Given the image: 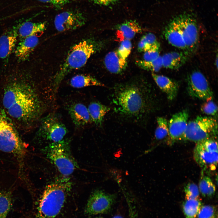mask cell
<instances>
[{"label":"cell","instance_id":"1","mask_svg":"<svg viewBox=\"0 0 218 218\" xmlns=\"http://www.w3.org/2000/svg\"><path fill=\"white\" fill-rule=\"evenodd\" d=\"M55 94L53 89H41L29 75L17 73L0 86V105L16 127L31 129L44 116Z\"/></svg>","mask_w":218,"mask_h":218},{"label":"cell","instance_id":"2","mask_svg":"<svg viewBox=\"0 0 218 218\" xmlns=\"http://www.w3.org/2000/svg\"><path fill=\"white\" fill-rule=\"evenodd\" d=\"M148 92L146 87L139 83L117 86L112 96L114 110L124 117L136 121L143 119L149 110Z\"/></svg>","mask_w":218,"mask_h":218},{"label":"cell","instance_id":"3","mask_svg":"<svg viewBox=\"0 0 218 218\" xmlns=\"http://www.w3.org/2000/svg\"><path fill=\"white\" fill-rule=\"evenodd\" d=\"M72 183L67 177L45 188L39 201L36 218H54L62 210L70 191Z\"/></svg>","mask_w":218,"mask_h":218},{"label":"cell","instance_id":"4","mask_svg":"<svg viewBox=\"0 0 218 218\" xmlns=\"http://www.w3.org/2000/svg\"><path fill=\"white\" fill-rule=\"evenodd\" d=\"M98 43L92 39L83 40L74 45L54 76L52 85L56 92L65 77L72 71L84 66L90 57L99 48Z\"/></svg>","mask_w":218,"mask_h":218},{"label":"cell","instance_id":"5","mask_svg":"<svg viewBox=\"0 0 218 218\" xmlns=\"http://www.w3.org/2000/svg\"><path fill=\"white\" fill-rule=\"evenodd\" d=\"M44 152L64 177H68L79 168L72 154L68 139L51 143L45 148Z\"/></svg>","mask_w":218,"mask_h":218},{"label":"cell","instance_id":"6","mask_svg":"<svg viewBox=\"0 0 218 218\" xmlns=\"http://www.w3.org/2000/svg\"><path fill=\"white\" fill-rule=\"evenodd\" d=\"M16 127L0 107V150L19 157L25 154V147Z\"/></svg>","mask_w":218,"mask_h":218},{"label":"cell","instance_id":"7","mask_svg":"<svg viewBox=\"0 0 218 218\" xmlns=\"http://www.w3.org/2000/svg\"><path fill=\"white\" fill-rule=\"evenodd\" d=\"M217 130L215 119L210 117L198 116L188 122L183 139L197 143L216 136Z\"/></svg>","mask_w":218,"mask_h":218},{"label":"cell","instance_id":"8","mask_svg":"<svg viewBox=\"0 0 218 218\" xmlns=\"http://www.w3.org/2000/svg\"><path fill=\"white\" fill-rule=\"evenodd\" d=\"M39 123V136L51 143L63 140L67 133L66 126L55 113L51 112L44 116Z\"/></svg>","mask_w":218,"mask_h":218},{"label":"cell","instance_id":"9","mask_svg":"<svg viewBox=\"0 0 218 218\" xmlns=\"http://www.w3.org/2000/svg\"><path fill=\"white\" fill-rule=\"evenodd\" d=\"M181 30L187 54L190 56L196 51L199 42V31L194 15L185 12L176 16Z\"/></svg>","mask_w":218,"mask_h":218},{"label":"cell","instance_id":"10","mask_svg":"<svg viewBox=\"0 0 218 218\" xmlns=\"http://www.w3.org/2000/svg\"><path fill=\"white\" fill-rule=\"evenodd\" d=\"M187 89L191 97L208 101L213 97V93L209 83L204 75L200 71H194L187 76Z\"/></svg>","mask_w":218,"mask_h":218},{"label":"cell","instance_id":"11","mask_svg":"<svg viewBox=\"0 0 218 218\" xmlns=\"http://www.w3.org/2000/svg\"><path fill=\"white\" fill-rule=\"evenodd\" d=\"M116 197L115 194L107 193L102 190L94 191L88 200L85 208V213L92 215L106 212L111 208Z\"/></svg>","mask_w":218,"mask_h":218},{"label":"cell","instance_id":"12","mask_svg":"<svg viewBox=\"0 0 218 218\" xmlns=\"http://www.w3.org/2000/svg\"><path fill=\"white\" fill-rule=\"evenodd\" d=\"M86 19L83 14L74 11H67L57 15L54 23L56 29L59 32L73 30L83 26Z\"/></svg>","mask_w":218,"mask_h":218},{"label":"cell","instance_id":"13","mask_svg":"<svg viewBox=\"0 0 218 218\" xmlns=\"http://www.w3.org/2000/svg\"><path fill=\"white\" fill-rule=\"evenodd\" d=\"M189 117L188 111L183 110L173 114L168 122V136L172 142L183 139Z\"/></svg>","mask_w":218,"mask_h":218},{"label":"cell","instance_id":"14","mask_svg":"<svg viewBox=\"0 0 218 218\" xmlns=\"http://www.w3.org/2000/svg\"><path fill=\"white\" fill-rule=\"evenodd\" d=\"M164 35L170 44L182 50L187 54L185 45L176 16L171 20L166 27Z\"/></svg>","mask_w":218,"mask_h":218},{"label":"cell","instance_id":"15","mask_svg":"<svg viewBox=\"0 0 218 218\" xmlns=\"http://www.w3.org/2000/svg\"><path fill=\"white\" fill-rule=\"evenodd\" d=\"M68 113L75 127L80 128L90 124L92 121L88 108L81 103H75L69 105Z\"/></svg>","mask_w":218,"mask_h":218},{"label":"cell","instance_id":"16","mask_svg":"<svg viewBox=\"0 0 218 218\" xmlns=\"http://www.w3.org/2000/svg\"><path fill=\"white\" fill-rule=\"evenodd\" d=\"M194 157L197 163L204 170L211 171L216 170L218 162V152L207 151L197 144Z\"/></svg>","mask_w":218,"mask_h":218},{"label":"cell","instance_id":"17","mask_svg":"<svg viewBox=\"0 0 218 218\" xmlns=\"http://www.w3.org/2000/svg\"><path fill=\"white\" fill-rule=\"evenodd\" d=\"M18 36L17 25L0 36V58L5 59L10 55L16 45Z\"/></svg>","mask_w":218,"mask_h":218},{"label":"cell","instance_id":"18","mask_svg":"<svg viewBox=\"0 0 218 218\" xmlns=\"http://www.w3.org/2000/svg\"><path fill=\"white\" fill-rule=\"evenodd\" d=\"M39 41L37 35L24 38L18 43L15 49V54L17 59L21 61L28 59L38 45Z\"/></svg>","mask_w":218,"mask_h":218},{"label":"cell","instance_id":"19","mask_svg":"<svg viewBox=\"0 0 218 218\" xmlns=\"http://www.w3.org/2000/svg\"><path fill=\"white\" fill-rule=\"evenodd\" d=\"M152 76L156 84L161 90L166 94L170 100L174 99L177 96L178 90L177 83L169 78L154 73Z\"/></svg>","mask_w":218,"mask_h":218},{"label":"cell","instance_id":"20","mask_svg":"<svg viewBox=\"0 0 218 218\" xmlns=\"http://www.w3.org/2000/svg\"><path fill=\"white\" fill-rule=\"evenodd\" d=\"M104 63L107 69L111 73L118 74L124 70L127 67V60L121 57L117 51L109 52L105 57Z\"/></svg>","mask_w":218,"mask_h":218},{"label":"cell","instance_id":"21","mask_svg":"<svg viewBox=\"0 0 218 218\" xmlns=\"http://www.w3.org/2000/svg\"><path fill=\"white\" fill-rule=\"evenodd\" d=\"M116 37L119 41L124 39L130 40L137 34L142 31L141 27L135 21L129 20L117 27Z\"/></svg>","mask_w":218,"mask_h":218},{"label":"cell","instance_id":"22","mask_svg":"<svg viewBox=\"0 0 218 218\" xmlns=\"http://www.w3.org/2000/svg\"><path fill=\"white\" fill-rule=\"evenodd\" d=\"M18 25V34L21 38H24L29 36L37 35L44 31L46 29V22H34L27 21Z\"/></svg>","mask_w":218,"mask_h":218},{"label":"cell","instance_id":"23","mask_svg":"<svg viewBox=\"0 0 218 218\" xmlns=\"http://www.w3.org/2000/svg\"><path fill=\"white\" fill-rule=\"evenodd\" d=\"M88 108L92 122L97 126L101 125L104 116L110 110L108 107L94 101L91 102Z\"/></svg>","mask_w":218,"mask_h":218},{"label":"cell","instance_id":"24","mask_svg":"<svg viewBox=\"0 0 218 218\" xmlns=\"http://www.w3.org/2000/svg\"><path fill=\"white\" fill-rule=\"evenodd\" d=\"M70 84L72 87L77 88L93 86H104L93 77L83 74L77 75L73 77L71 79Z\"/></svg>","mask_w":218,"mask_h":218},{"label":"cell","instance_id":"25","mask_svg":"<svg viewBox=\"0 0 218 218\" xmlns=\"http://www.w3.org/2000/svg\"><path fill=\"white\" fill-rule=\"evenodd\" d=\"M160 45L156 37L149 33L144 35L141 38L137 46L138 51L145 52L153 49H160Z\"/></svg>","mask_w":218,"mask_h":218},{"label":"cell","instance_id":"26","mask_svg":"<svg viewBox=\"0 0 218 218\" xmlns=\"http://www.w3.org/2000/svg\"><path fill=\"white\" fill-rule=\"evenodd\" d=\"M202 206L201 202L199 199H186L183 205L186 218H196Z\"/></svg>","mask_w":218,"mask_h":218},{"label":"cell","instance_id":"27","mask_svg":"<svg viewBox=\"0 0 218 218\" xmlns=\"http://www.w3.org/2000/svg\"><path fill=\"white\" fill-rule=\"evenodd\" d=\"M12 205L10 194L6 192L0 191V218H7Z\"/></svg>","mask_w":218,"mask_h":218},{"label":"cell","instance_id":"28","mask_svg":"<svg viewBox=\"0 0 218 218\" xmlns=\"http://www.w3.org/2000/svg\"><path fill=\"white\" fill-rule=\"evenodd\" d=\"M199 189L204 197L213 196L215 193L216 187L211 179L207 176L202 177L199 183Z\"/></svg>","mask_w":218,"mask_h":218},{"label":"cell","instance_id":"29","mask_svg":"<svg viewBox=\"0 0 218 218\" xmlns=\"http://www.w3.org/2000/svg\"><path fill=\"white\" fill-rule=\"evenodd\" d=\"M157 126L155 131V137L157 140H161L168 136V122L167 119L162 117L157 119Z\"/></svg>","mask_w":218,"mask_h":218},{"label":"cell","instance_id":"30","mask_svg":"<svg viewBox=\"0 0 218 218\" xmlns=\"http://www.w3.org/2000/svg\"><path fill=\"white\" fill-rule=\"evenodd\" d=\"M137 64L145 70L154 72L158 71L163 67L162 56L160 55L155 60L150 62H145L141 60L136 61Z\"/></svg>","mask_w":218,"mask_h":218},{"label":"cell","instance_id":"31","mask_svg":"<svg viewBox=\"0 0 218 218\" xmlns=\"http://www.w3.org/2000/svg\"><path fill=\"white\" fill-rule=\"evenodd\" d=\"M197 216L198 218H217L216 209L211 205L202 206Z\"/></svg>","mask_w":218,"mask_h":218},{"label":"cell","instance_id":"32","mask_svg":"<svg viewBox=\"0 0 218 218\" xmlns=\"http://www.w3.org/2000/svg\"><path fill=\"white\" fill-rule=\"evenodd\" d=\"M132 47L130 40L124 39L121 41L117 51L121 57L126 60L131 53Z\"/></svg>","mask_w":218,"mask_h":218},{"label":"cell","instance_id":"33","mask_svg":"<svg viewBox=\"0 0 218 218\" xmlns=\"http://www.w3.org/2000/svg\"><path fill=\"white\" fill-rule=\"evenodd\" d=\"M186 199H198L199 197V190L197 186L193 183H190L184 187Z\"/></svg>","mask_w":218,"mask_h":218},{"label":"cell","instance_id":"34","mask_svg":"<svg viewBox=\"0 0 218 218\" xmlns=\"http://www.w3.org/2000/svg\"><path fill=\"white\" fill-rule=\"evenodd\" d=\"M197 144L207 151L218 152L217 142L215 139L212 138L197 143Z\"/></svg>","mask_w":218,"mask_h":218},{"label":"cell","instance_id":"35","mask_svg":"<svg viewBox=\"0 0 218 218\" xmlns=\"http://www.w3.org/2000/svg\"><path fill=\"white\" fill-rule=\"evenodd\" d=\"M206 101L201 105V111L204 114L209 116L215 115L217 113V106L211 100Z\"/></svg>","mask_w":218,"mask_h":218},{"label":"cell","instance_id":"36","mask_svg":"<svg viewBox=\"0 0 218 218\" xmlns=\"http://www.w3.org/2000/svg\"><path fill=\"white\" fill-rule=\"evenodd\" d=\"M163 67L172 70H177L181 67L175 62L170 56L169 53L162 56Z\"/></svg>","mask_w":218,"mask_h":218},{"label":"cell","instance_id":"37","mask_svg":"<svg viewBox=\"0 0 218 218\" xmlns=\"http://www.w3.org/2000/svg\"><path fill=\"white\" fill-rule=\"evenodd\" d=\"M174 60L181 67L188 60L189 56L184 51H172L169 52Z\"/></svg>","mask_w":218,"mask_h":218},{"label":"cell","instance_id":"38","mask_svg":"<svg viewBox=\"0 0 218 218\" xmlns=\"http://www.w3.org/2000/svg\"><path fill=\"white\" fill-rule=\"evenodd\" d=\"M160 49H153L144 52L143 58L141 60L145 62H150L155 60L160 56Z\"/></svg>","mask_w":218,"mask_h":218},{"label":"cell","instance_id":"39","mask_svg":"<svg viewBox=\"0 0 218 218\" xmlns=\"http://www.w3.org/2000/svg\"><path fill=\"white\" fill-rule=\"evenodd\" d=\"M43 3H48L55 5H62L68 3L70 0H36Z\"/></svg>","mask_w":218,"mask_h":218},{"label":"cell","instance_id":"40","mask_svg":"<svg viewBox=\"0 0 218 218\" xmlns=\"http://www.w3.org/2000/svg\"><path fill=\"white\" fill-rule=\"evenodd\" d=\"M97 4L107 5L114 4L120 0H89Z\"/></svg>","mask_w":218,"mask_h":218},{"label":"cell","instance_id":"41","mask_svg":"<svg viewBox=\"0 0 218 218\" xmlns=\"http://www.w3.org/2000/svg\"><path fill=\"white\" fill-rule=\"evenodd\" d=\"M113 218H123V217L120 215H117L115 216Z\"/></svg>","mask_w":218,"mask_h":218},{"label":"cell","instance_id":"42","mask_svg":"<svg viewBox=\"0 0 218 218\" xmlns=\"http://www.w3.org/2000/svg\"><path fill=\"white\" fill-rule=\"evenodd\" d=\"M215 64H216L215 65L216 66V68H217V67H218V57H217H217L216 58V61H215Z\"/></svg>","mask_w":218,"mask_h":218},{"label":"cell","instance_id":"43","mask_svg":"<svg viewBox=\"0 0 218 218\" xmlns=\"http://www.w3.org/2000/svg\"><path fill=\"white\" fill-rule=\"evenodd\" d=\"M131 213L130 217V218H134V213H132L131 211Z\"/></svg>","mask_w":218,"mask_h":218},{"label":"cell","instance_id":"44","mask_svg":"<svg viewBox=\"0 0 218 218\" xmlns=\"http://www.w3.org/2000/svg\"><path fill=\"white\" fill-rule=\"evenodd\" d=\"M103 218L98 217H95V218Z\"/></svg>","mask_w":218,"mask_h":218},{"label":"cell","instance_id":"45","mask_svg":"<svg viewBox=\"0 0 218 218\" xmlns=\"http://www.w3.org/2000/svg\"><path fill=\"white\" fill-rule=\"evenodd\" d=\"M0 20H1V19H0Z\"/></svg>","mask_w":218,"mask_h":218}]
</instances>
